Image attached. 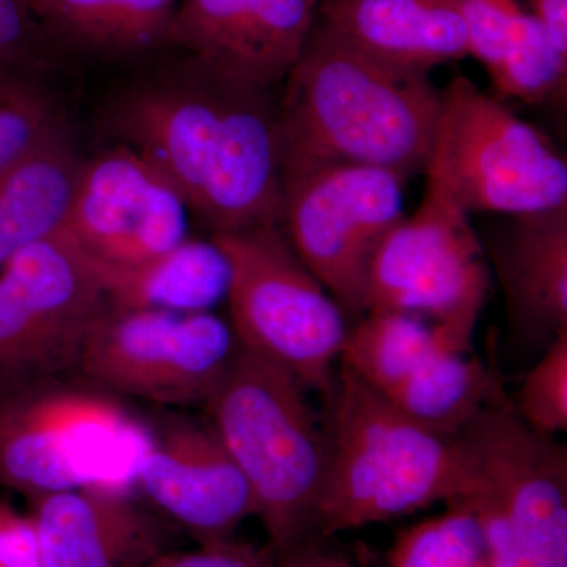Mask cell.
<instances>
[{
	"label": "cell",
	"instance_id": "obj_1",
	"mask_svg": "<svg viewBox=\"0 0 567 567\" xmlns=\"http://www.w3.org/2000/svg\"><path fill=\"white\" fill-rule=\"evenodd\" d=\"M112 128L181 193L212 235L281 227L284 151L270 89L229 80L186 59L134 87Z\"/></svg>",
	"mask_w": 567,
	"mask_h": 567
},
{
	"label": "cell",
	"instance_id": "obj_2",
	"mask_svg": "<svg viewBox=\"0 0 567 567\" xmlns=\"http://www.w3.org/2000/svg\"><path fill=\"white\" fill-rule=\"evenodd\" d=\"M284 82L282 175L365 166L406 182L427 167L442 117L429 74L379 62L316 21Z\"/></svg>",
	"mask_w": 567,
	"mask_h": 567
},
{
	"label": "cell",
	"instance_id": "obj_3",
	"mask_svg": "<svg viewBox=\"0 0 567 567\" xmlns=\"http://www.w3.org/2000/svg\"><path fill=\"white\" fill-rule=\"evenodd\" d=\"M327 404V470L312 535L450 505L472 487L475 464L458 436L436 434L405 416L344 365Z\"/></svg>",
	"mask_w": 567,
	"mask_h": 567
},
{
	"label": "cell",
	"instance_id": "obj_4",
	"mask_svg": "<svg viewBox=\"0 0 567 567\" xmlns=\"http://www.w3.org/2000/svg\"><path fill=\"white\" fill-rule=\"evenodd\" d=\"M308 394L289 372L240 349L204 404L275 558L309 543L323 487L327 435Z\"/></svg>",
	"mask_w": 567,
	"mask_h": 567
},
{
	"label": "cell",
	"instance_id": "obj_5",
	"mask_svg": "<svg viewBox=\"0 0 567 567\" xmlns=\"http://www.w3.org/2000/svg\"><path fill=\"white\" fill-rule=\"evenodd\" d=\"M80 379L0 388V486L28 502L69 491L132 495L151 427L118 395Z\"/></svg>",
	"mask_w": 567,
	"mask_h": 567
},
{
	"label": "cell",
	"instance_id": "obj_6",
	"mask_svg": "<svg viewBox=\"0 0 567 567\" xmlns=\"http://www.w3.org/2000/svg\"><path fill=\"white\" fill-rule=\"evenodd\" d=\"M212 240L229 264L226 301L238 344L327 399L349 333L344 309L298 259L281 227Z\"/></svg>",
	"mask_w": 567,
	"mask_h": 567
},
{
	"label": "cell",
	"instance_id": "obj_7",
	"mask_svg": "<svg viewBox=\"0 0 567 567\" xmlns=\"http://www.w3.org/2000/svg\"><path fill=\"white\" fill-rule=\"evenodd\" d=\"M425 174L466 213L516 216L567 205L565 156L468 78L442 91V117Z\"/></svg>",
	"mask_w": 567,
	"mask_h": 567
},
{
	"label": "cell",
	"instance_id": "obj_8",
	"mask_svg": "<svg viewBox=\"0 0 567 567\" xmlns=\"http://www.w3.org/2000/svg\"><path fill=\"white\" fill-rule=\"evenodd\" d=\"M240 349L230 323L212 311L104 305L89 328L74 374L118 398L204 405Z\"/></svg>",
	"mask_w": 567,
	"mask_h": 567
},
{
	"label": "cell",
	"instance_id": "obj_9",
	"mask_svg": "<svg viewBox=\"0 0 567 567\" xmlns=\"http://www.w3.org/2000/svg\"><path fill=\"white\" fill-rule=\"evenodd\" d=\"M488 284L486 256L468 213L427 175L423 203L395 224L369 264L364 315L420 317L473 339Z\"/></svg>",
	"mask_w": 567,
	"mask_h": 567
},
{
	"label": "cell",
	"instance_id": "obj_10",
	"mask_svg": "<svg viewBox=\"0 0 567 567\" xmlns=\"http://www.w3.org/2000/svg\"><path fill=\"white\" fill-rule=\"evenodd\" d=\"M106 305L100 265L69 229L0 267V388L76 369Z\"/></svg>",
	"mask_w": 567,
	"mask_h": 567
},
{
	"label": "cell",
	"instance_id": "obj_11",
	"mask_svg": "<svg viewBox=\"0 0 567 567\" xmlns=\"http://www.w3.org/2000/svg\"><path fill=\"white\" fill-rule=\"evenodd\" d=\"M404 185L390 171L365 166L282 175V233L346 315L364 316L369 264L405 216Z\"/></svg>",
	"mask_w": 567,
	"mask_h": 567
},
{
	"label": "cell",
	"instance_id": "obj_12",
	"mask_svg": "<svg viewBox=\"0 0 567 567\" xmlns=\"http://www.w3.org/2000/svg\"><path fill=\"white\" fill-rule=\"evenodd\" d=\"M177 188L125 144L82 162L66 229L96 262L134 267L188 238Z\"/></svg>",
	"mask_w": 567,
	"mask_h": 567
},
{
	"label": "cell",
	"instance_id": "obj_13",
	"mask_svg": "<svg viewBox=\"0 0 567 567\" xmlns=\"http://www.w3.org/2000/svg\"><path fill=\"white\" fill-rule=\"evenodd\" d=\"M506 507L522 567H567V451L522 423L505 399L462 432Z\"/></svg>",
	"mask_w": 567,
	"mask_h": 567
},
{
	"label": "cell",
	"instance_id": "obj_14",
	"mask_svg": "<svg viewBox=\"0 0 567 567\" xmlns=\"http://www.w3.org/2000/svg\"><path fill=\"white\" fill-rule=\"evenodd\" d=\"M136 488L199 546L234 539L254 516L251 491L221 440L208 423L185 416L151 429Z\"/></svg>",
	"mask_w": 567,
	"mask_h": 567
},
{
	"label": "cell",
	"instance_id": "obj_15",
	"mask_svg": "<svg viewBox=\"0 0 567 567\" xmlns=\"http://www.w3.org/2000/svg\"><path fill=\"white\" fill-rule=\"evenodd\" d=\"M320 0H178L173 47L205 69L252 87L289 76Z\"/></svg>",
	"mask_w": 567,
	"mask_h": 567
},
{
	"label": "cell",
	"instance_id": "obj_16",
	"mask_svg": "<svg viewBox=\"0 0 567 567\" xmlns=\"http://www.w3.org/2000/svg\"><path fill=\"white\" fill-rule=\"evenodd\" d=\"M29 505L43 567H148L169 550L132 495L69 491Z\"/></svg>",
	"mask_w": 567,
	"mask_h": 567
},
{
	"label": "cell",
	"instance_id": "obj_17",
	"mask_svg": "<svg viewBox=\"0 0 567 567\" xmlns=\"http://www.w3.org/2000/svg\"><path fill=\"white\" fill-rule=\"evenodd\" d=\"M316 21L377 61L413 73L470 55L457 0H320Z\"/></svg>",
	"mask_w": 567,
	"mask_h": 567
},
{
	"label": "cell",
	"instance_id": "obj_18",
	"mask_svg": "<svg viewBox=\"0 0 567 567\" xmlns=\"http://www.w3.org/2000/svg\"><path fill=\"white\" fill-rule=\"evenodd\" d=\"M492 254L518 330L548 342L567 330V205L511 216Z\"/></svg>",
	"mask_w": 567,
	"mask_h": 567
},
{
	"label": "cell",
	"instance_id": "obj_19",
	"mask_svg": "<svg viewBox=\"0 0 567 567\" xmlns=\"http://www.w3.org/2000/svg\"><path fill=\"white\" fill-rule=\"evenodd\" d=\"M81 166L61 128L0 174V267L65 229Z\"/></svg>",
	"mask_w": 567,
	"mask_h": 567
},
{
	"label": "cell",
	"instance_id": "obj_20",
	"mask_svg": "<svg viewBox=\"0 0 567 567\" xmlns=\"http://www.w3.org/2000/svg\"><path fill=\"white\" fill-rule=\"evenodd\" d=\"M54 44L103 55L173 47L178 0H28Z\"/></svg>",
	"mask_w": 567,
	"mask_h": 567
},
{
	"label": "cell",
	"instance_id": "obj_21",
	"mask_svg": "<svg viewBox=\"0 0 567 567\" xmlns=\"http://www.w3.org/2000/svg\"><path fill=\"white\" fill-rule=\"evenodd\" d=\"M100 265L106 305L148 311L210 312L226 300L229 264L215 241L189 240L134 267Z\"/></svg>",
	"mask_w": 567,
	"mask_h": 567
},
{
	"label": "cell",
	"instance_id": "obj_22",
	"mask_svg": "<svg viewBox=\"0 0 567 567\" xmlns=\"http://www.w3.org/2000/svg\"><path fill=\"white\" fill-rule=\"evenodd\" d=\"M472 339L420 317L369 312L349 328L341 365L379 394L445 352H470Z\"/></svg>",
	"mask_w": 567,
	"mask_h": 567
},
{
	"label": "cell",
	"instance_id": "obj_23",
	"mask_svg": "<svg viewBox=\"0 0 567 567\" xmlns=\"http://www.w3.org/2000/svg\"><path fill=\"white\" fill-rule=\"evenodd\" d=\"M436 434L458 436L483 410L505 399L498 379L470 352H445L380 394Z\"/></svg>",
	"mask_w": 567,
	"mask_h": 567
},
{
	"label": "cell",
	"instance_id": "obj_24",
	"mask_svg": "<svg viewBox=\"0 0 567 567\" xmlns=\"http://www.w3.org/2000/svg\"><path fill=\"white\" fill-rule=\"evenodd\" d=\"M491 81L496 92L522 103L565 102L567 54L528 11Z\"/></svg>",
	"mask_w": 567,
	"mask_h": 567
},
{
	"label": "cell",
	"instance_id": "obj_25",
	"mask_svg": "<svg viewBox=\"0 0 567 567\" xmlns=\"http://www.w3.org/2000/svg\"><path fill=\"white\" fill-rule=\"evenodd\" d=\"M395 537L390 567H484V547L472 511L462 502Z\"/></svg>",
	"mask_w": 567,
	"mask_h": 567
},
{
	"label": "cell",
	"instance_id": "obj_26",
	"mask_svg": "<svg viewBox=\"0 0 567 567\" xmlns=\"http://www.w3.org/2000/svg\"><path fill=\"white\" fill-rule=\"evenodd\" d=\"M61 130L54 107L31 82L0 76V174Z\"/></svg>",
	"mask_w": 567,
	"mask_h": 567
},
{
	"label": "cell",
	"instance_id": "obj_27",
	"mask_svg": "<svg viewBox=\"0 0 567 567\" xmlns=\"http://www.w3.org/2000/svg\"><path fill=\"white\" fill-rule=\"evenodd\" d=\"M514 412L540 435L555 436L567 429V330L559 331L546 352L525 375Z\"/></svg>",
	"mask_w": 567,
	"mask_h": 567
},
{
	"label": "cell",
	"instance_id": "obj_28",
	"mask_svg": "<svg viewBox=\"0 0 567 567\" xmlns=\"http://www.w3.org/2000/svg\"><path fill=\"white\" fill-rule=\"evenodd\" d=\"M457 6L468 33L470 55L492 76L528 10L520 0H457Z\"/></svg>",
	"mask_w": 567,
	"mask_h": 567
},
{
	"label": "cell",
	"instance_id": "obj_29",
	"mask_svg": "<svg viewBox=\"0 0 567 567\" xmlns=\"http://www.w3.org/2000/svg\"><path fill=\"white\" fill-rule=\"evenodd\" d=\"M475 473V483L456 502L464 503L475 517L483 539L484 567H522L516 536L511 527L506 507L494 484L476 464Z\"/></svg>",
	"mask_w": 567,
	"mask_h": 567
},
{
	"label": "cell",
	"instance_id": "obj_30",
	"mask_svg": "<svg viewBox=\"0 0 567 567\" xmlns=\"http://www.w3.org/2000/svg\"><path fill=\"white\" fill-rule=\"evenodd\" d=\"M51 48L22 0H0V76L43 62Z\"/></svg>",
	"mask_w": 567,
	"mask_h": 567
},
{
	"label": "cell",
	"instance_id": "obj_31",
	"mask_svg": "<svg viewBox=\"0 0 567 567\" xmlns=\"http://www.w3.org/2000/svg\"><path fill=\"white\" fill-rule=\"evenodd\" d=\"M148 567H275V557L234 537L193 550L163 551Z\"/></svg>",
	"mask_w": 567,
	"mask_h": 567
},
{
	"label": "cell",
	"instance_id": "obj_32",
	"mask_svg": "<svg viewBox=\"0 0 567 567\" xmlns=\"http://www.w3.org/2000/svg\"><path fill=\"white\" fill-rule=\"evenodd\" d=\"M0 567H43L31 514L0 499Z\"/></svg>",
	"mask_w": 567,
	"mask_h": 567
},
{
	"label": "cell",
	"instance_id": "obj_33",
	"mask_svg": "<svg viewBox=\"0 0 567 567\" xmlns=\"http://www.w3.org/2000/svg\"><path fill=\"white\" fill-rule=\"evenodd\" d=\"M527 6L555 47L567 54V0H527Z\"/></svg>",
	"mask_w": 567,
	"mask_h": 567
},
{
	"label": "cell",
	"instance_id": "obj_34",
	"mask_svg": "<svg viewBox=\"0 0 567 567\" xmlns=\"http://www.w3.org/2000/svg\"><path fill=\"white\" fill-rule=\"evenodd\" d=\"M275 567H354L352 563L344 558L334 557V555L323 554L316 547L303 546L293 548L289 554L275 558Z\"/></svg>",
	"mask_w": 567,
	"mask_h": 567
},
{
	"label": "cell",
	"instance_id": "obj_35",
	"mask_svg": "<svg viewBox=\"0 0 567 567\" xmlns=\"http://www.w3.org/2000/svg\"><path fill=\"white\" fill-rule=\"evenodd\" d=\"M22 2L28 3V0H22Z\"/></svg>",
	"mask_w": 567,
	"mask_h": 567
}]
</instances>
